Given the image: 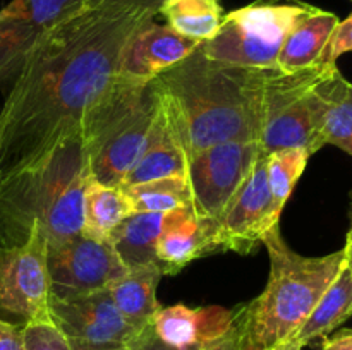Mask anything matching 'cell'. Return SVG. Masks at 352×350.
Here are the masks:
<instances>
[{"instance_id": "1", "label": "cell", "mask_w": 352, "mask_h": 350, "mask_svg": "<svg viewBox=\"0 0 352 350\" xmlns=\"http://www.w3.org/2000/svg\"><path fill=\"white\" fill-rule=\"evenodd\" d=\"M157 10L86 3L31 50L0 106V177L79 129L119 75L124 48Z\"/></svg>"}, {"instance_id": "2", "label": "cell", "mask_w": 352, "mask_h": 350, "mask_svg": "<svg viewBox=\"0 0 352 350\" xmlns=\"http://www.w3.org/2000/svg\"><path fill=\"white\" fill-rule=\"evenodd\" d=\"M272 71L212 60L198 47L155 78L174 105L188 158L215 144L260 141Z\"/></svg>"}, {"instance_id": "3", "label": "cell", "mask_w": 352, "mask_h": 350, "mask_svg": "<svg viewBox=\"0 0 352 350\" xmlns=\"http://www.w3.org/2000/svg\"><path fill=\"white\" fill-rule=\"evenodd\" d=\"M89 156L81 127L31 163L0 177V244L21 246L33 226L47 244L82 233Z\"/></svg>"}, {"instance_id": "4", "label": "cell", "mask_w": 352, "mask_h": 350, "mask_svg": "<svg viewBox=\"0 0 352 350\" xmlns=\"http://www.w3.org/2000/svg\"><path fill=\"white\" fill-rule=\"evenodd\" d=\"M270 257L265 290L239 305L241 350H274L296 335L346 263L344 249L320 257L294 253L274 226L263 237Z\"/></svg>"}, {"instance_id": "5", "label": "cell", "mask_w": 352, "mask_h": 350, "mask_svg": "<svg viewBox=\"0 0 352 350\" xmlns=\"http://www.w3.org/2000/svg\"><path fill=\"white\" fill-rule=\"evenodd\" d=\"M158 102L157 79L136 82L117 75L81 124L91 177L120 187L146 144Z\"/></svg>"}, {"instance_id": "6", "label": "cell", "mask_w": 352, "mask_h": 350, "mask_svg": "<svg viewBox=\"0 0 352 350\" xmlns=\"http://www.w3.org/2000/svg\"><path fill=\"white\" fill-rule=\"evenodd\" d=\"M313 7L298 0H258L223 14L215 36L199 45L205 57L251 69H277L292 27Z\"/></svg>"}, {"instance_id": "7", "label": "cell", "mask_w": 352, "mask_h": 350, "mask_svg": "<svg viewBox=\"0 0 352 350\" xmlns=\"http://www.w3.org/2000/svg\"><path fill=\"white\" fill-rule=\"evenodd\" d=\"M332 65L318 64L296 74L274 69L265 91V115L260 146L265 153L305 148L309 153L325 146L322 134L323 102L316 82Z\"/></svg>"}, {"instance_id": "8", "label": "cell", "mask_w": 352, "mask_h": 350, "mask_svg": "<svg viewBox=\"0 0 352 350\" xmlns=\"http://www.w3.org/2000/svg\"><path fill=\"white\" fill-rule=\"evenodd\" d=\"M50 318L47 237L33 226L21 246L0 244V319L24 328Z\"/></svg>"}, {"instance_id": "9", "label": "cell", "mask_w": 352, "mask_h": 350, "mask_svg": "<svg viewBox=\"0 0 352 350\" xmlns=\"http://www.w3.org/2000/svg\"><path fill=\"white\" fill-rule=\"evenodd\" d=\"M261 151L260 141H232L192 153L186 168L192 209L198 215L220 222L223 209Z\"/></svg>"}, {"instance_id": "10", "label": "cell", "mask_w": 352, "mask_h": 350, "mask_svg": "<svg viewBox=\"0 0 352 350\" xmlns=\"http://www.w3.org/2000/svg\"><path fill=\"white\" fill-rule=\"evenodd\" d=\"M129 268L113 246L82 233L57 244H47L50 295L74 297L112 287Z\"/></svg>"}, {"instance_id": "11", "label": "cell", "mask_w": 352, "mask_h": 350, "mask_svg": "<svg viewBox=\"0 0 352 350\" xmlns=\"http://www.w3.org/2000/svg\"><path fill=\"white\" fill-rule=\"evenodd\" d=\"M50 319L69 343L93 349L127 347L141 331L120 314L109 288L74 297L50 295Z\"/></svg>"}, {"instance_id": "12", "label": "cell", "mask_w": 352, "mask_h": 350, "mask_svg": "<svg viewBox=\"0 0 352 350\" xmlns=\"http://www.w3.org/2000/svg\"><path fill=\"white\" fill-rule=\"evenodd\" d=\"M278 220L280 216L275 213L268 189L267 153L261 151L220 218L223 253H253L263 244V237L278 225Z\"/></svg>"}, {"instance_id": "13", "label": "cell", "mask_w": 352, "mask_h": 350, "mask_svg": "<svg viewBox=\"0 0 352 350\" xmlns=\"http://www.w3.org/2000/svg\"><path fill=\"white\" fill-rule=\"evenodd\" d=\"M199 45V41L182 36L167 24L151 19L127 41L120 58L119 75L129 81L150 82L184 60Z\"/></svg>"}, {"instance_id": "14", "label": "cell", "mask_w": 352, "mask_h": 350, "mask_svg": "<svg viewBox=\"0 0 352 350\" xmlns=\"http://www.w3.org/2000/svg\"><path fill=\"white\" fill-rule=\"evenodd\" d=\"M215 253H223L220 222L186 206L172 211L158 239L157 266L164 275H175L192 261Z\"/></svg>"}, {"instance_id": "15", "label": "cell", "mask_w": 352, "mask_h": 350, "mask_svg": "<svg viewBox=\"0 0 352 350\" xmlns=\"http://www.w3.org/2000/svg\"><path fill=\"white\" fill-rule=\"evenodd\" d=\"M186 168H188V151H186L181 126L174 105L160 88V102L150 136L138 161L120 184V189L162 177L186 178Z\"/></svg>"}, {"instance_id": "16", "label": "cell", "mask_w": 352, "mask_h": 350, "mask_svg": "<svg viewBox=\"0 0 352 350\" xmlns=\"http://www.w3.org/2000/svg\"><path fill=\"white\" fill-rule=\"evenodd\" d=\"M239 305L234 309L222 305L188 307L184 304L160 307L151 319L155 335L174 349H201L226 335L237 321Z\"/></svg>"}, {"instance_id": "17", "label": "cell", "mask_w": 352, "mask_h": 350, "mask_svg": "<svg viewBox=\"0 0 352 350\" xmlns=\"http://www.w3.org/2000/svg\"><path fill=\"white\" fill-rule=\"evenodd\" d=\"M339 21L333 12L313 7L285 38L277 58L278 71L282 74H296L318 65Z\"/></svg>"}, {"instance_id": "18", "label": "cell", "mask_w": 352, "mask_h": 350, "mask_svg": "<svg viewBox=\"0 0 352 350\" xmlns=\"http://www.w3.org/2000/svg\"><path fill=\"white\" fill-rule=\"evenodd\" d=\"M162 273L157 264L129 268L126 275L119 278L109 288L112 301L120 314L136 328L143 329L153 319L155 312L162 307L157 299V288Z\"/></svg>"}, {"instance_id": "19", "label": "cell", "mask_w": 352, "mask_h": 350, "mask_svg": "<svg viewBox=\"0 0 352 350\" xmlns=\"http://www.w3.org/2000/svg\"><path fill=\"white\" fill-rule=\"evenodd\" d=\"M316 93L323 102V141L352 158V82L332 65L316 82Z\"/></svg>"}, {"instance_id": "20", "label": "cell", "mask_w": 352, "mask_h": 350, "mask_svg": "<svg viewBox=\"0 0 352 350\" xmlns=\"http://www.w3.org/2000/svg\"><path fill=\"white\" fill-rule=\"evenodd\" d=\"M172 211L131 213L112 232L109 242L127 268L157 264V242Z\"/></svg>"}, {"instance_id": "21", "label": "cell", "mask_w": 352, "mask_h": 350, "mask_svg": "<svg viewBox=\"0 0 352 350\" xmlns=\"http://www.w3.org/2000/svg\"><path fill=\"white\" fill-rule=\"evenodd\" d=\"M352 316V277L347 264L344 263L336 280L330 283L325 294L315 305L311 314L308 316L296 335L289 340V343L305 349L313 340L325 338L332 335L340 325ZM287 343V342H285Z\"/></svg>"}, {"instance_id": "22", "label": "cell", "mask_w": 352, "mask_h": 350, "mask_svg": "<svg viewBox=\"0 0 352 350\" xmlns=\"http://www.w3.org/2000/svg\"><path fill=\"white\" fill-rule=\"evenodd\" d=\"M131 213H133V208L122 189L102 184L89 175L85 189L82 235L109 242L113 230Z\"/></svg>"}, {"instance_id": "23", "label": "cell", "mask_w": 352, "mask_h": 350, "mask_svg": "<svg viewBox=\"0 0 352 350\" xmlns=\"http://www.w3.org/2000/svg\"><path fill=\"white\" fill-rule=\"evenodd\" d=\"M158 14L168 27L199 43L215 36L223 17L220 0H162Z\"/></svg>"}, {"instance_id": "24", "label": "cell", "mask_w": 352, "mask_h": 350, "mask_svg": "<svg viewBox=\"0 0 352 350\" xmlns=\"http://www.w3.org/2000/svg\"><path fill=\"white\" fill-rule=\"evenodd\" d=\"M48 31L31 21L0 12V86L17 78L28 55Z\"/></svg>"}, {"instance_id": "25", "label": "cell", "mask_w": 352, "mask_h": 350, "mask_svg": "<svg viewBox=\"0 0 352 350\" xmlns=\"http://www.w3.org/2000/svg\"><path fill=\"white\" fill-rule=\"evenodd\" d=\"M133 213H165L191 206V189L182 177H162L122 189Z\"/></svg>"}, {"instance_id": "26", "label": "cell", "mask_w": 352, "mask_h": 350, "mask_svg": "<svg viewBox=\"0 0 352 350\" xmlns=\"http://www.w3.org/2000/svg\"><path fill=\"white\" fill-rule=\"evenodd\" d=\"M311 153L305 148H287L267 154V180L275 213L282 215L285 202L291 198L301 178Z\"/></svg>"}, {"instance_id": "27", "label": "cell", "mask_w": 352, "mask_h": 350, "mask_svg": "<svg viewBox=\"0 0 352 350\" xmlns=\"http://www.w3.org/2000/svg\"><path fill=\"white\" fill-rule=\"evenodd\" d=\"M88 0H10L0 12L31 21L48 31L82 9Z\"/></svg>"}, {"instance_id": "28", "label": "cell", "mask_w": 352, "mask_h": 350, "mask_svg": "<svg viewBox=\"0 0 352 350\" xmlns=\"http://www.w3.org/2000/svg\"><path fill=\"white\" fill-rule=\"evenodd\" d=\"M24 350H71V343L48 318L24 326Z\"/></svg>"}, {"instance_id": "29", "label": "cell", "mask_w": 352, "mask_h": 350, "mask_svg": "<svg viewBox=\"0 0 352 350\" xmlns=\"http://www.w3.org/2000/svg\"><path fill=\"white\" fill-rule=\"evenodd\" d=\"M347 51H352V12L344 21H339L337 26L333 27L320 64L336 65L337 58Z\"/></svg>"}, {"instance_id": "30", "label": "cell", "mask_w": 352, "mask_h": 350, "mask_svg": "<svg viewBox=\"0 0 352 350\" xmlns=\"http://www.w3.org/2000/svg\"><path fill=\"white\" fill-rule=\"evenodd\" d=\"M127 349L129 350H179L162 342V340L155 335L153 328H151V323L148 326H144V328L138 333L136 338L127 345ZM201 349H186V350H201Z\"/></svg>"}, {"instance_id": "31", "label": "cell", "mask_w": 352, "mask_h": 350, "mask_svg": "<svg viewBox=\"0 0 352 350\" xmlns=\"http://www.w3.org/2000/svg\"><path fill=\"white\" fill-rule=\"evenodd\" d=\"M0 350H24V328L0 319Z\"/></svg>"}, {"instance_id": "32", "label": "cell", "mask_w": 352, "mask_h": 350, "mask_svg": "<svg viewBox=\"0 0 352 350\" xmlns=\"http://www.w3.org/2000/svg\"><path fill=\"white\" fill-rule=\"evenodd\" d=\"M201 350H241V329H239V316H237V321L226 335H222L220 338L213 340L208 345L203 347Z\"/></svg>"}, {"instance_id": "33", "label": "cell", "mask_w": 352, "mask_h": 350, "mask_svg": "<svg viewBox=\"0 0 352 350\" xmlns=\"http://www.w3.org/2000/svg\"><path fill=\"white\" fill-rule=\"evenodd\" d=\"M320 350H352V329L346 328L323 338Z\"/></svg>"}, {"instance_id": "34", "label": "cell", "mask_w": 352, "mask_h": 350, "mask_svg": "<svg viewBox=\"0 0 352 350\" xmlns=\"http://www.w3.org/2000/svg\"><path fill=\"white\" fill-rule=\"evenodd\" d=\"M89 3H100V2H109V3H131V5H140L146 7V9L157 10L158 14V5H160L162 0H88Z\"/></svg>"}, {"instance_id": "35", "label": "cell", "mask_w": 352, "mask_h": 350, "mask_svg": "<svg viewBox=\"0 0 352 350\" xmlns=\"http://www.w3.org/2000/svg\"><path fill=\"white\" fill-rule=\"evenodd\" d=\"M344 254H346V264L351 271V277H352V209H351V226H349V232L346 235V246L342 247Z\"/></svg>"}, {"instance_id": "36", "label": "cell", "mask_w": 352, "mask_h": 350, "mask_svg": "<svg viewBox=\"0 0 352 350\" xmlns=\"http://www.w3.org/2000/svg\"><path fill=\"white\" fill-rule=\"evenodd\" d=\"M71 350H129L127 347H116V349H93V347H81V345H72Z\"/></svg>"}, {"instance_id": "37", "label": "cell", "mask_w": 352, "mask_h": 350, "mask_svg": "<svg viewBox=\"0 0 352 350\" xmlns=\"http://www.w3.org/2000/svg\"><path fill=\"white\" fill-rule=\"evenodd\" d=\"M274 350H302V347H298V345H294V343H284V345H280V347H277V349H274Z\"/></svg>"}]
</instances>
